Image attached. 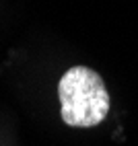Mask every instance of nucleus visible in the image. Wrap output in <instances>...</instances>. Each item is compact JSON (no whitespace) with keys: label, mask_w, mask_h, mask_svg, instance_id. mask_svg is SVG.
<instances>
[{"label":"nucleus","mask_w":138,"mask_h":146,"mask_svg":"<svg viewBox=\"0 0 138 146\" xmlns=\"http://www.w3.org/2000/svg\"><path fill=\"white\" fill-rule=\"evenodd\" d=\"M58 97L62 119L70 128H93L109 111V93L103 78L87 66H74L62 76Z\"/></svg>","instance_id":"obj_1"}]
</instances>
